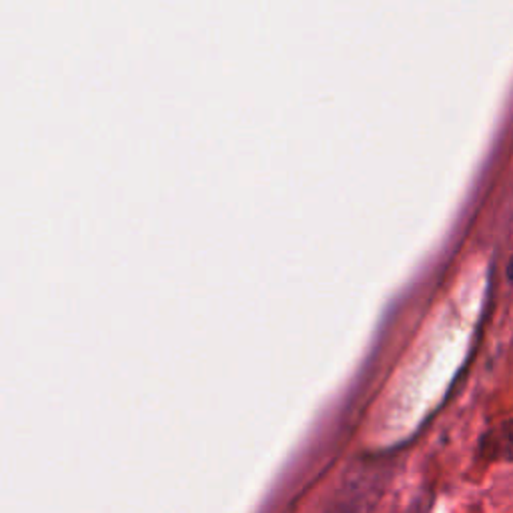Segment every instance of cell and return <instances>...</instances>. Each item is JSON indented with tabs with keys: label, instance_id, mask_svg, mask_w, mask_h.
<instances>
[{
	"label": "cell",
	"instance_id": "6da1fadb",
	"mask_svg": "<svg viewBox=\"0 0 513 513\" xmlns=\"http://www.w3.org/2000/svg\"><path fill=\"white\" fill-rule=\"evenodd\" d=\"M509 277L513 279V261H511V269H509Z\"/></svg>",
	"mask_w": 513,
	"mask_h": 513
}]
</instances>
